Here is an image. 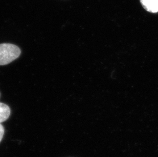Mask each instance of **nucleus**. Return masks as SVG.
Here are the masks:
<instances>
[{
    "label": "nucleus",
    "mask_w": 158,
    "mask_h": 157,
    "mask_svg": "<svg viewBox=\"0 0 158 157\" xmlns=\"http://www.w3.org/2000/svg\"><path fill=\"white\" fill-rule=\"evenodd\" d=\"M21 49L11 43L0 44V65L12 62L20 56Z\"/></svg>",
    "instance_id": "nucleus-1"
},
{
    "label": "nucleus",
    "mask_w": 158,
    "mask_h": 157,
    "mask_svg": "<svg viewBox=\"0 0 158 157\" xmlns=\"http://www.w3.org/2000/svg\"><path fill=\"white\" fill-rule=\"evenodd\" d=\"M141 2L145 9L148 12H158V0H141Z\"/></svg>",
    "instance_id": "nucleus-2"
},
{
    "label": "nucleus",
    "mask_w": 158,
    "mask_h": 157,
    "mask_svg": "<svg viewBox=\"0 0 158 157\" xmlns=\"http://www.w3.org/2000/svg\"><path fill=\"white\" fill-rule=\"evenodd\" d=\"M10 113V109L8 106L0 103V123L8 119Z\"/></svg>",
    "instance_id": "nucleus-3"
},
{
    "label": "nucleus",
    "mask_w": 158,
    "mask_h": 157,
    "mask_svg": "<svg viewBox=\"0 0 158 157\" xmlns=\"http://www.w3.org/2000/svg\"><path fill=\"white\" fill-rule=\"evenodd\" d=\"M5 130L3 126L0 123V142L3 139L4 134Z\"/></svg>",
    "instance_id": "nucleus-4"
}]
</instances>
